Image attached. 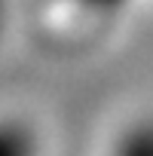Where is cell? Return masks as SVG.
Masks as SVG:
<instances>
[{"label":"cell","instance_id":"obj_1","mask_svg":"<svg viewBox=\"0 0 153 156\" xmlns=\"http://www.w3.org/2000/svg\"><path fill=\"white\" fill-rule=\"evenodd\" d=\"M0 156H37L34 132L25 122H0Z\"/></svg>","mask_w":153,"mask_h":156},{"label":"cell","instance_id":"obj_3","mask_svg":"<svg viewBox=\"0 0 153 156\" xmlns=\"http://www.w3.org/2000/svg\"><path fill=\"white\" fill-rule=\"evenodd\" d=\"M80 3H89V6H113L119 0H80Z\"/></svg>","mask_w":153,"mask_h":156},{"label":"cell","instance_id":"obj_2","mask_svg":"<svg viewBox=\"0 0 153 156\" xmlns=\"http://www.w3.org/2000/svg\"><path fill=\"white\" fill-rule=\"evenodd\" d=\"M113 156H153V122H141L129 129L119 138Z\"/></svg>","mask_w":153,"mask_h":156}]
</instances>
